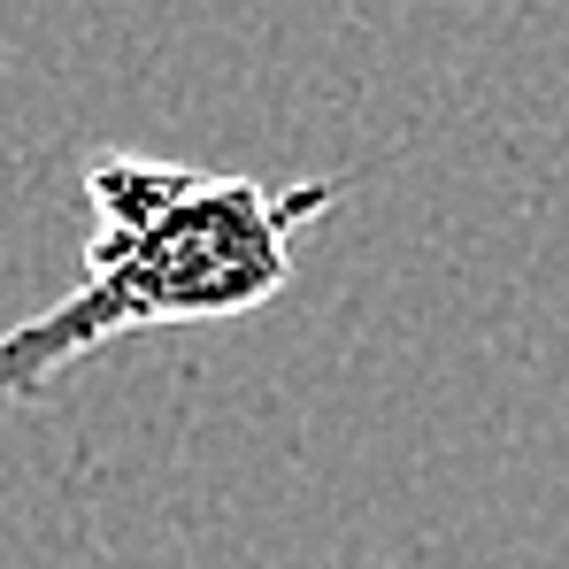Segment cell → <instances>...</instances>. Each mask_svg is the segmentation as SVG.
I'll list each match as a JSON object with an SVG mask.
<instances>
[{"label":"cell","mask_w":569,"mask_h":569,"mask_svg":"<svg viewBox=\"0 0 569 569\" xmlns=\"http://www.w3.org/2000/svg\"><path fill=\"white\" fill-rule=\"evenodd\" d=\"M339 178H231L170 154H93L86 162V270L62 300L0 331V408L39 400L70 362L131 331L254 316L292 284L300 231L339 200Z\"/></svg>","instance_id":"1"}]
</instances>
